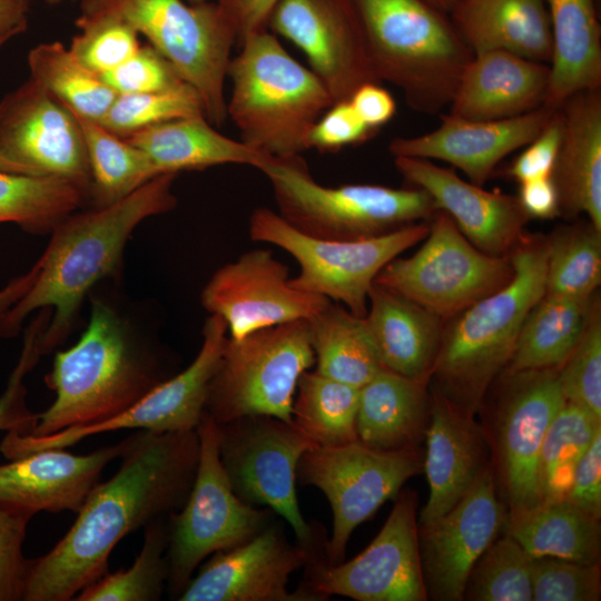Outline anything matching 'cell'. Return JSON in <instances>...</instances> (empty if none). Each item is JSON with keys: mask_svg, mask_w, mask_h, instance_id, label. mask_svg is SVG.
Returning a JSON list of instances; mask_svg holds the SVG:
<instances>
[{"mask_svg": "<svg viewBox=\"0 0 601 601\" xmlns=\"http://www.w3.org/2000/svg\"><path fill=\"white\" fill-rule=\"evenodd\" d=\"M100 78L117 95L160 91L185 82L173 65L150 45L140 46L129 59Z\"/></svg>", "mask_w": 601, "mask_h": 601, "instance_id": "obj_50", "label": "cell"}, {"mask_svg": "<svg viewBox=\"0 0 601 601\" xmlns=\"http://www.w3.org/2000/svg\"><path fill=\"white\" fill-rule=\"evenodd\" d=\"M359 388L306 371L299 377L292 423L315 445L336 446L357 441Z\"/></svg>", "mask_w": 601, "mask_h": 601, "instance_id": "obj_38", "label": "cell"}, {"mask_svg": "<svg viewBox=\"0 0 601 601\" xmlns=\"http://www.w3.org/2000/svg\"><path fill=\"white\" fill-rule=\"evenodd\" d=\"M30 520L0 506V601L21 600L28 561L22 546Z\"/></svg>", "mask_w": 601, "mask_h": 601, "instance_id": "obj_51", "label": "cell"}, {"mask_svg": "<svg viewBox=\"0 0 601 601\" xmlns=\"http://www.w3.org/2000/svg\"><path fill=\"white\" fill-rule=\"evenodd\" d=\"M268 28L299 48L334 102L377 82L352 0H280Z\"/></svg>", "mask_w": 601, "mask_h": 601, "instance_id": "obj_21", "label": "cell"}, {"mask_svg": "<svg viewBox=\"0 0 601 601\" xmlns=\"http://www.w3.org/2000/svg\"><path fill=\"white\" fill-rule=\"evenodd\" d=\"M428 228L427 220L368 239H321L298 231L267 207L256 208L248 224L253 242L277 246L295 258L299 272L289 279L294 288L339 303L357 316L366 315L368 293L382 268L422 242Z\"/></svg>", "mask_w": 601, "mask_h": 601, "instance_id": "obj_10", "label": "cell"}, {"mask_svg": "<svg viewBox=\"0 0 601 601\" xmlns=\"http://www.w3.org/2000/svg\"><path fill=\"white\" fill-rule=\"evenodd\" d=\"M376 538L355 558L329 564L321 556L306 565L302 588L319 600L341 595L357 601H426L417 535L415 492L400 491Z\"/></svg>", "mask_w": 601, "mask_h": 601, "instance_id": "obj_17", "label": "cell"}, {"mask_svg": "<svg viewBox=\"0 0 601 601\" xmlns=\"http://www.w3.org/2000/svg\"><path fill=\"white\" fill-rule=\"evenodd\" d=\"M73 115L86 146L90 169L89 199L93 207L114 204L158 176L146 154L126 138L98 121Z\"/></svg>", "mask_w": 601, "mask_h": 601, "instance_id": "obj_37", "label": "cell"}, {"mask_svg": "<svg viewBox=\"0 0 601 601\" xmlns=\"http://www.w3.org/2000/svg\"><path fill=\"white\" fill-rule=\"evenodd\" d=\"M518 199L530 219L560 215L558 191L551 177L521 183Z\"/></svg>", "mask_w": 601, "mask_h": 601, "instance_id": "obj_57", "label": "cell"}, {"mask_svg": "<svg viewBox=\"0 0 601 601\" xmlns=\"http://www.w3.org/2000/svg\"><path fill=\"white\" fill-rule=\"evenodd\" d=\"M545 294L529 312L504 370L559 368L577 344L592 302Z\"/></svg>", "mask_w": 601, "mask_h": 601, "instance_id": "obj_36", "label": "cell"}, {"mask_svg": "<svg viewBox=\"0 0 601 601\" xmlns=\"http://www.w3.org/2000/svg\"><path fill=\"white\" fill-rule=\"evenodd\" d=\"M230 59L227 117L250 148L269 157H300L309 134L334 104L319 78L294 59L267 30L247 36Z\"/></svg>", "mask_w": 601, "mask_h": 601, "instance_id": "obj_6", "label": "cell"}, {"mask_svg": "<svg viewBox=\"0 0 601 601\" xmlns=\"http://www.w3.org/2000/svg\"><path fill=\"white\" fill-rule=\"evenodd\" d=\"M195 116H205L201 98L193 86L181 82L160 91L117 95L98 122L127 138L155 125Z\"/></svg>", "mask_w": 601, "mask_h": 601, "instance_id": "obj_45", "label": "cell"}, {"mask_svg": "<svg viewBox=\"0 0 601 601\" xmlns=\"http://www.w3.org/2000/svg\"><path fill=\"white\" fill-rule=\"evenodd\" d=\"M199 457L184 506L168 518V590L179 597L208 555L250 540L268 524L270 509H256L234 492L218 451V425L205 412L196 428Z\"/></svg>", "mask_w": 601, "mask_h": 601, "instance_id": "obj_11", "label": "cell"}, {"mask_svg": "<svg viewBox=\"0 0 601 601\" xmlns=\"http://www.w3.org/2000/svg\"><path fill=\"white\" fill-rule=\"evenodd\" d=\"M308 326L317 373L361 388L384 368L364 316L329 300Z\"/></svg>", "mask_w": 601, "mask_h": 601, "instance_id": "obj_35", "label": "cell"}, {"mask_svg": "<svg viewBox=\"0 0 601 601\" xmlns=\"http://www.w3.org/2000/svg\"><path fill=\"white\" fill-rule=\"evenodd\" d=\"M430 382L383 368L359 388L357 440L381 451L420 447L430 421Z\"/></svg>", "mask_w": 601, "mask_h": 601, "instance_id": "obj_30", "label": "cell"}, {"mask_svg": "<svg viewBox=\"0 0 601 601\" xmlns=\"http://www.w3.org/2000/svg\"><path fill=\"white\" fill-rule=\"evenodd\" d=\"M168 521L159 518L145 526L144 544L127 569L107 572L82 589L77 601H157L168 580Z\"/></svg>", "mask_w": 601, "mask_h": 601, "instance_id": "obj_43", "label": "cell"}, {"mask_svg": "<svg viewBox=\"0 0 601 601\" xmlns=\"http://www.w3.org/2000/svg\"><path fill=\"white\" fill-rule=\"evenodd\" d=\"M280 0H216L230 20L240 43L247 36L267 30L270 14Z\"/></svg>", "mask_w": 601, "mask_h": 601, "instance_id": "obj_56", "label": "cell"}, {"mask_svg": "<svg viewBox=\"0 0 601 601\" xmlns=\"http://www.w3.org/2000/svg\"><path fill=\"white\" fill-rule=\"evenodd\" d=\"M449 16L474 53L504 50L548 65L551 60L545 0H461Z\"/></svg>", "mask_w": 601, "mask_h": 601, "instance_id": "obj_31", "label": "cell"}, {"mask_svg": "<svg viewBox=\"0 0 601 601\" xmlns=\"http://www.w3.org/2000/svg\"><path fill=\"white\" fill-rule=\"evenodd\" d=\"M79 32L69 49L98 76L129 59L141 46L139 33L121 16L105 9L81 8Z\"/></svg>", "mask_w": 601, "mask_h": 601, "instance_id": "obj_46", "label": "cell"}, {"mask_svg": "<svg viewBox=\"0 0 601 601\" xmlns=\"http://www.w3.org/2000/svg\"><path fill=\"white\" fill-rule=\"evenodd\" d=\"M38 272L39 265L36 263L28 273L13 278L0 289V319L29 290Z\"/></svg>", "mask_w": 601, "mask_h": 601, "instance_id": "obj_59", "label": "cell"}, {"mask_svg": "<svg viewBox=\"0 0 601 601\" xmlns=\"http://www.w3.org/2000/svg\"><path fill=\"white\" fill-rule=\"evenodd\" d=\"M534 601H599L601 563L585 564L553 556L531 560Z\"/></svg>", "mask_w": 601, "mask_h": 601, "instance_id": "obj_48", "label": "cell"}, {"mask_svg": "<svg viewBox=\"0 0 601 601\" xmlns=\"http://www.w3.org/2000/svg\"><path fill=\"white\" fill-rule=\"evenodd\" d=\"M554 110L541 107L500 120H470L441 114L437 128L414 137H396L388 149L393 157L449 162L471 183L482 186L503 158L526 146L543 130Z\"/></svg>", "mask_w": 601, "mask_h": 601, "instance_id": "obj_25", "label": "cell"}, {"mask_svg": "<svg viewBox=\"0 0 601 601\" xmlns=\"http://www.w3.org/2000/svg\"><path fill=\"white\" fill-rule=\"evenodd\" d=\"M348 101L371 130L388 122L396 112L395 99L380 82L370 81L361 85Z\"/></svg>", "mask_w": 601, "mask_h": 601, "instance_id": "obj_55", "label": "cell"}, {"mask_svg": "<svg viewBox=\"0 0 601 601\" xmlns=\"http://www.w3.org/2000/svg\"><path fill=\"white\" fill-rule=\"evenodd\" d=\"M259 170L269 180L278 214L295 229L314 238H374L430 220L439 210L432 197L417 187L323 186L313 178L302 157H272Z\"/></svg>", "mask_w": 601, "mask_h": 601, "instance_id": "obj_7", "label": "cell"}, {"mask_svg": "<svg viewBox=\"0 0 601 601\" xmlns=\"http://www.w3.org/2000/svg\"><path fill=\"white\" fill-rule=\"evenodd\" d=\"M566 500L601 519V432L579 461Z\"/></svg>", "mask_w": 601, "mask_h": 601, "instance_id": "obj_54", "label": "cell"}, {"mask_svg": "<svg viewBox=\"0 0 601 601\" xmlns=\"http://www.w3.org/2000/svg\"><path fill=\"white\" fill-rule=\"evenodd\" d=\"M546 242L545 294L594 295L601 283V230L588 219L560 226Z\"/></svg>", "mask_w": 601, "mask_h": 601, "instance_id": "obj_42", "label": "cell"}, {"mask_svg": "<svg viewBox=\"0 0 601 601\" xmlns=\"http://www.w3.org/2000/svg\"><path fill=\"white\" fill-rule=\"evenodd\" d=\"M134 439L89 454L48 449L0 464V506L30 519L40 511L77 513L105 467L121 457Z\"/></svg>", "mask_w": 601, "mask_h": 601, "instance_id": "obj_23", "label": "cell"}, {"mask_svg": "<svg viewBox=\"0 0 601 601\" xmlns=\"http://www.w3.org/2000/svg\"><path fill=\"white\" fill-rule=\"evenodd\" d=\"M504 530L531 558L553 556L600 563L601 524L569 500L542 502L508 516Z\"/></svg>", "mask_w": 601, "mask_h": 601, "instance_id": "obj_34", "label": "cell"}, {"mask_svg": "<svg viewBox=\"0 0 601 601\" xmlns=\"http://www.w3.org/2000/svg\"><path fill=\"white\" fill-rule=\"evenodd\" d=\"M377 82L426 115L450 106L474 56L450 16L423 0H352Z\"/></svg>", "mask_w": 601, "mask_h": 601, "instance_id": "obj_5", "label": "cell"}, {"mask_svg": "<svg viewBox=\"0 0 601 601\" xmlns=\"http://www.w3.org/2000/svg\"><path fill=\"white\" fill-rule=\"evenodd\" d=\"M87 200L89 191L67 179L0 173V224L13 223L32 234L50 233Z\"/></svg>", "mask_w": 601, "mask_h": 601, "instance_id": "obj_40", "label": "cell"}, {"mask_svg": "<svg viewBox=\"0 0 601 601\" xmlns=\"http://www.w3.org/2000/svg\"><path fill=\"white\" fill-rule=\"evenodd\" d=\"M0 173L62 178L90 190L76 116L31 78L0 100Z\"/></svg>", "mask_w": 601, "mask_h": 601, "instance_id": "obj_18", "label": "cell"}, {"mask_svg": "<svg viewBox=\"0 0 601 601\" xmlns=\"http://www.w3.org/2000/svg\"><path fill=\"white\" fill-rule=\"evenodd\" d=\"M532 558L503 530L472 566L463 600L532 601Z\"/></svg>", "mask_w": 601, "mask_h": 601, "instance_id": "obj_44", "label": "cell"}, {"mask_svg": "<svg viewBox=\"0 0 601 601\" xmlns=\"http://www.w3.org/2000/svg\"><path fill=\"white\" fill-rule=\"evenodd\" d=\"M551 28L550 80L543 107L601 89V28L597 0H545Z\"/></svg>", "mask_w": 601, "mask_h": 601, "instance_id": "obj_32", "label": "cell"}, {"mask_svg": "<svg viewBox=\"0 0 601 601\" xmlns=\"http://www.w3.org/2000/svg\"><path fill=\"white\" fill-rule=\"evenodd\" d=\"M371 130L348 100L334 102L315 122L309 134V149L336 150L367 138Z\"/></svg>", "mask_w": 601, "mask_h": 601, "instance_id": "obj_53", "label": "cell"}, {"mask_svg": "<svg viewBox=\"0 0 601 601\" xmlns=\"http://www.w3.org/2000/svg\"><path fill=\"white\" fill-rule=\"evenodd\" d=\"M319 555L292 544L275 525L250 540L218 551L191 578L179 601H321L302 587L289 592V577Z\"/></svg>", "mask_w": 601, "mask_h": 601, "instance_id": "obj_22", "label": "cell"}, {"mask_svg": "<svg viewBox=\"0 0 601 601\" xmlns=\"http://www.w3.org/2000/svg\"><path fill=\"white\" fill-rule=\"evenodd\" d=\"M65 1H68V0H47V2L49 4H60V3L65 2Z\"/></svg>", "mask_w": 601, "mask_h": 601, "instance_id": "obj_61", "label": "cell"}, {"mask_svg": "<svg viewBox=\"0 0 601 601\" xmlns=\"http://www.w3.org/2000/svg\"><path fill=\"white\" fill-rule=\"evenodd\" d=\"M394 165L413 187L425 190L480 250L509 255L525 235L530 217L518 196L485 190L428 159L398 156Z\"/></svg>", "mask_w": 601, "mask_h": 601, "instance_id": "obj_24", "label": "cell"}, {"mask_svg": "<svg viewBox=\"0 0 601 601\" xmlns=\"http://www.w3.org/2000/svg\"><path fill=\"white\" fill-rule=\"evenodd\" d=\"M9 41L8 39H0V49L4 46V43Z\"/></svg>", "mask_w": 601, "mask_h": 601, "instance_id": "obj_62", "label": "cell"}, {"mask_svg": "<svg viewBox=\"0 0 601 601\" xmlns=\"http://www.w3.org/2000/svg\"><path fill=\"white\" fill-rule=\"evenodd\" d=\"M430 6L436 8L437 10L450 14L452 9L461 1V0H423Z\"/></svg>", "mask_w": 601, "mask_h": 601, "instance_id": "obj_60", "label": "cell"}, {"mask_svg": "<svg viewBox=\"0 0 601 601\" xmlns=\"http://www.w3.org/2000/svg\"><path fill=\"white\" fill-rule=\"evenodd\" d=\"M364 317L385 370L430 382L442 337V318L375 283Z\"/></svg>", "mask_w": 601, "mask_h": 601, "instance_id": "obj_29", "label": "cell"}, {"mask_svg": "<svg viewBox=\"0 0 601 601\" xmlns=\"http://www.w3.org/2000/svg\"><path fill=\"white\" fill-rule=\"evenodd\" d=\"M428 233L410 257L386 264L374 283L449 319L506 285L514 268L510 255L476 248L452 218L437 210Z\"/></svg>", "mask_w": 601, "mask_h": 601, "instance_id": "obj_12", "label": "cell"}, {"mask_svg": "<svg viewBox=\"0 0 601 601\" xmlns=\"http://www.w3.org/2000/svg\"><path fill=\"white\" fill-rule=\"evenodd\" d=\"M29 0H0V39L22 33L28 26Z\"/></svg>", "mask_w": 601, "mask_h": 601, "instance_id": "obj_58", "label": "cell"}, {"mask_svg": "<svg viewBox=\"0 0 601 601\" xmlns=\"http://www.w3.org/2000/svg\"><path fill=\"white\" fill-rule=\"evenodd\" d=\"M81 8L109 10L127 20L197 90L207 120L224 124V85L237 35L217 2L83 0Z\"/></svg>", "mask_w": 601, "mask_h": 601, "instance_id": "obj_9", "label": "cell"}, {"mask_svg": "<svg viewBox=\"0 0 601 601\" xmlns=\"http://www.w3.org/2000/svg\"><path fill=\"white\" fill-rule=\"evenodd\" d=\"M565 401L601 420V308L597 295L573 349L558 368Z\"/></svg>", "mask_w": 601, "mask_h": 601, "instance_id": "obj_47", "label": "cell"}, {"mask_svg": "<svg viewBox=\"0 0 601 601\" xmlns=\"http://www.w3.org/2000/svg\"><path fill=\"white\" fill-rule=\"evenodd\" d=\"M227 336L225 321L210 315L203 327V343L195 359L122 413L100 423L71 426L47 435L8 432L0 442V452L13 460L42 450L67 449L86 437L126 428L195 431L205 413L208 386Z\"/></svg>", "mask_w": 601, "mask_h": 601, "instance_id": "obj_16", "label": "cell"}, {"mask_svg": "<svg viewBox=\"0 0 601 601\" xmlns=\"http://www.w3.org/2000/svg\"><path fill=\"white\" fill-rule=\"evenodd\" d=\"M50 317V309H40L24 332L19 359L0 395V431L28 434L37 423V414L27 406L24 377L42 356L40 343Z\"/></svg>", "mask_w": 601, "mask_h": 601, "instance_id": "obj_49", "label": "cell"}, {"mask_svg": "<svg viewBox=\"0 0 601 601\" xmlns=\"http://www.w3.org/2000/svg\"><path fill=\"white\" fill-rule=\"evenodd\" d=\"M550 80L548 63L504 50L474 53L466 66L450 115L470 120H500L543 107Z\"/></svg>", "mask_w": 601, "mask_h": 601, "instance_id": "obj_27", "label": "cell"}, {"mask_svg": "<svg viewBox=\"0 0 601 601\" xmlns=\"http://www.w3.org/2000/svg\"><path fill=\"white\" fill-rule=\"evenodd\" d=\"M599 432L601 420L565 401L552 420L540 451L542 502L566 500L575 467Z\"/></svg>", "mask_w": 601, "mask_h": 601, "instance_id": "obj_41", "label": "cell"}, {"mask_svg": "<svg viewBox=\"0 0 601 601\" xmlns=\"http://www.w3.org/2000/svg\"><path fill=\"white\" fill-rule=\"evenodd\" d=\"M186 1L189 2V3H198V2L206 1V0H186Z\"/></svg>", "mask_w": 601, "mask_h": 601, "instance_id": "obj_63", "label": "cell"}, {"mask_svg": "<svg viewBox=\"0 0 601 601\" xmlns=\"http://www.w3.org/2000/svg\"><path fill=\"white\" fill-rule=\"evenodd\" d=\"M288 267L272 250L257 248L219 267L200 293V303L223 318L227 334L242 338L260 328L311 319L331 299L294 288Z\"/></svg>", "mask_w": 601, "mask_h": 601, "instance_id": "obj_19", "label": "cell"}, {"mask_svg": "<svg viewBox=\"0 0 601 601\" xmlns=\"http://www.w3.org/2000/svg\"><path fill=\"white\" fill-rule=\"evenodd\" d=\"M496 395L486 424L497 492L508 516L542 502L539 457L545 433L565 398L558 368L506 371L494 381Z\"/></svg>", "mask_w": 601, "mask_h": 601, "instance_id": "obj_13", "label": "cell"}, {"mask_svg": "<svg viewBox=\"0 0 601 601\" xmlns=\"http://www.w3.org/2000/svg\"><path fill=\"white\" fill-rule=\"evenodd\" d=\"M430 397L423 465L430 493L417 519L420 525L452 509L492 465L485 430L475 416L454 405L432 386Z\"/></svg>", "mask_w": 601, "mask_h": 601, "instance_id": "obj_26", "label": "cell"}, {"mask_svg": "<svg viewBox=\"0 0 601 601\" xmlns=\"http://www.w3.org/2000/svg\"><path fill=\"white\" fill-rule=\"evenodd\" d=\"M315 445L293 424L267 415H249L218 425L221 464L236 495L247 504L276 512L297 542L316 549L296 494L297 466Z\"/></svg>", "mask_w": 601, "mask_h": 601, "instance_id": "obj_15", "label": "cell"}, {"mask_svg": "<svg viewBox=\"0 0 601 601\" xmlns=\"http://www.w3.org/2000/svg\"><path fill=\"white\" fill-rule=\"evenodd\" d=\"M176 176L158 175L114 204L76 210L58 223L37 262L35 283L1 317L0 337L14 336L29 314L50 308V322L40 343L41 355L60 345L72 329L83 297L119 266L135 228L148 217L174 209Z\"/></svg>", "mask_w": 601, "mask_h": 601, "instance_id": "obj_2", "label": "cell"}, {"mask_svg": "<svg viewBox=\"0 0 601 601\" xmlns=\"http://www.w3.org/2000/svg\"><path fill=\"white\" fill-rule=\"evenodd\" d=\"M315 364L308 321L227 336L208 386L205 412L217 425L249 415L292 423L302 374Z\"/></svg>", "mask_w": 601, "mask_h": 601, "instance_id": "obj_8", "label": "cell"}, {"mask_svg": "<svg viewBox=\"0 0 601 601\" xmlns=\"http://www.w3.org/2000/svg\"><path fill=\"white\" fill-rule=\"evenodd\" d=\"M168 377L156 355L132 339L116 312L92 300L87 328L73 346L56 354L45 376L56 397L37 414L28 434L47 435L109 420Z\"/></svg>", "mask_w": 601, "mask_h": 601, "instance_id": "obj_4", "label": "cell"}, {"mask_svg": "<svg viewBox=\"0 0 601 601\" xmlns=\"http://www.w3.org/2000/svg\"><path fill=\"white\" fill-rule=\"evenodd\" d=\"M126 139L146 154L158 175L228 164L259 169L272 158L220 134L205 116L166 121Z\"/></svg>", "mask_w": 601, "mask_h": 601, "instance_id": "obj_33", "label": "cell"}, {"mask_svg": "<svg viewBox=\"0 0 601 601\" xmlns=\"http://www.w3.org/2000/svg\"><path fill=\"white\" fill-rule=\"evenodd\" d=\"M562 139V118L555 109L543 130L513 160L508 175L521 183L551 177Z\"/></svg>", "mask_w": 601, "mask_h": 601, "instance_id": "obj_52", "label": "cell"}, {"mask_svg": "<svg viewBox=\"0 0 601 601\" xmlns=\"http://www.w3.org/2000/svg\"><path fill=\"white\" fill-rule=\"evenodd\" d=\"M509 255L512 279L443 327L430 380L433 388L474 416L509 364L525 317L545 293L546 237L524 235Z\"/></svg>", "mask_w": 601, "mask_h": 601, "instance_id": "obj_3", "label": "cell"}, {"mask_svg": "<svg viewBox=\"0 0 601 601\" xmlns=\"http://www.w3.org/2000/svg\"><path fill=\"white\" fill-rule=\"evenodd\" d=\"M558 109L562 139L551 178L560 215L584 214L601 230V90L575 92Z\"/></svg>", "mask_w": 601, "mask_h": 601, "instance_id": "obj_28", "label": "cell"}, {"mask_svg": "<svg viewBox=\"0 0 601 601\" xmlns=\"http://www.w3.org/2000/svg\"><path fill=\"white\" fill-rule=\"evenodd\" d=\"M508 510L492 465L446 513L417 524L418 550L427 599L461 601L475 561L504 530Z\"/></svg>", "mask_w": 601, "mask_h": 601, "instance_id": "obj_20", "label": "cell"}, {"mask_svg": "<svg viewBox=\"0 0 601 601\" xmlns=\"http://www.w3.org/2000/svg\"><path fill=\"white\" fill-rule=\"evenodd\" d=\"M423 465L421 447L381 451L358 440L336 446H314L305 452L297 466V480L318 487L333 512L325 561L329 564L343 561L352 532L395 497L410 477L423 471Z\"/></svg>", "mask_w": 601, "mask_h": 601, "instance_id": "obj_14", "label": "cell"}, {"mask_svg": "<svg viewBox=\"0 0 601 601\" xmlns=\"http://www.w3.org/2000/svg\"><path fill=\"white\" fill-rule=\"evenodd\" d=\"M30 77L73 112L99 121L117 93L61 42L39 43L28 53Z\"/></svg>", "mask_w": 601, "mask_h": 601, "instance_id": "obj_39", "label": "cell"}, {"mask_svg": "<svg viewBox=\"0 0 601 601\" xmlns=\"http://www.w3.org/2000/svg\"><path fill=\"white\" fill-rule=\"evenodd\" d=\"M198 457L196 430H138L118 471L93 486L65 536L46 554L28 559L21 600L70 601L106 574L120 540L184 506Z\"/></svg>", "mask_w": 601, "mask_h": 601, "instance_id": "obj_1", "label": "cell"}]
</instances>
